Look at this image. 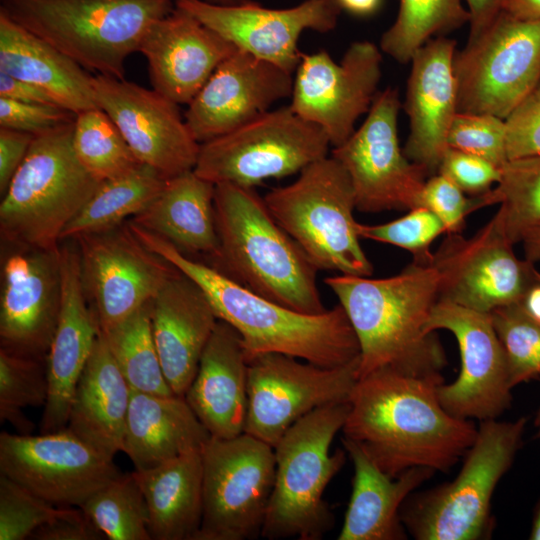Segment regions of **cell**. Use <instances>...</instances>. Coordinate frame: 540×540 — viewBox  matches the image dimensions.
<instances>
[{
  "instance_id": "obj_1",
  "label": "cell",
  "mask_w": 540,
  "mask_h": 540,
  "mask_svg": "<svg viewBox=\"0 0 540 540\" xmlns=\"http://www.w3.org/2000/svg\"><path fill=\"white\" fill-rule=\"evenodd\" d=\"M441 374L412 376L381 369L358 379L342 432L387 475L412 468L446 472L477 435L470 420L441 404Z\"/></svg>"
},
{
  "instance_id": "obj_2",
  "label": "cell",
  "mask_w": 540,
  "mask_h": 540,
  "mask_svg": "<svg viewBox=\"0 0 540 540\" xmlns=\"http://www.w3.org/2000/svg\"><path fill=\"white\" fill-rule=\"evenodd\" d=\"M129 226L149 250L203 290L218 319L240 335L247 361L279 353L323 367H337L360 356L355 332L340 304L320 314L295 311L244 288L211 265L184 255L164 238L134 222L130 221Z\"/></svg>"
},
{
  "instance_id": "obj_3",
  "label": "cell",
  "mask_w": 540,
  "mask_h": 540,
  "mask_svg": "<svg viewBox=\"0 0 540 540\" xmlns=\"http://www.w3.org/2000/svg\"><path fill=\"white\" fill-rule=\"evenodd\" d=\"M324 282L338 298L358 340L359 378L381 369L412 376L441 374L446 354L435 332L426 329L439 300L433 265L412 261L387 278L340 274Z\"/></svg>"
},
{
  "instance_id": "obj_4",
  "label": "cell",
  "mask_w": 540,
  "mask_h": 540,
  "mask_svg": "<svg viewBox=\"0 0 540 540\" xmlns=\"http://www.w3.org/2000/svg\"><path fill=\"white\" fill-rule=\"evenodd\" d=\"M219 240L215 269L244 288L285 307L320 314L318 269L276 222L254 187L215 184Z\"/></svg>"
},
{
  "instance_id": "obj_5",
  "label": "cell",
  "mask_w": 540,
  "mask_h": 540,
  "mask_svg": "<svg viewBox=\"0 0 540 540\" xmlns=\"http://www.w3.org/2000/svg\"><path fill=\"white\" fill-rule=\"evenodd\" d=\"M175 0H1L0 12L87 70L125 79L126 59Z\"/></svg>"
},
{
  "instance_id": "obj_6",
  "label": "cell",
  "mask_w": 540,
  "mask_h": 540,
  "mask_svg": "<svg viewBox=\"0 0 540 540\" xmlns=\"http://www.w3.org/2000/svg\"><path fill=\"white\" fill-rule=\"evenodd\" d=\"M74 122L34 135L25 159L2 194L0 230L11 244L59 248L64 229L101 183L76 156Z\"/></svg>"
},
{
  "instance_id": "obj_7",
  "label": "cell",
  "mask_w": 540,
  "mask_h": 540,
  "mask_svg": "<svg viewBox=\"0 0 540 540\" xmlns=\"http://www.w3.org/2000/svg\"><path fill=\"white\" fill-rule=\"evenodd\" d=\"M349 401L318 408L294 423L273 447L275 480L261 537L320 540L335 517L324 500L332 478L346 462V450L330 452L342 431Z\"/></svg>"
},
{
  "instance_id": "obj_8",
  "label": "cell",
  "mask_w": 540,
  "mask_h": 540,
  "mask_svg": "<svg viewBox=\"0 0 540 540\" xmlns=\"http://www.w3.org/2000/svg\"><path fill=\"white\" fill-rule=\"evenodd\" d=\"M526 418L481 421L450 482L411 494L400 510L403 525L417 540H479L491 536V500L520 448Z\"/></svg>"
},
{
  "instance_id": "obj_9",
  "label": "cell",
  "mask_w": 540,
  "mask_h": 540,
  "mask_svg": "<svg viewBox=\"0 0 540 540\" xmlns=\"http://www.w3.org/2000/svg\"><path fill=\"white\" fill-rule=\"evenodd\" d=\"M263 198L276 222L318 271L373 274L353 215L356 204L350 177L333 156L309 164L293 183L274 188Z\"/></svg>"
},
{
  "instance_id": "obj_10",
  "label": "cell",
  "mask_w": 540,
  "mask_h": 540,
  "mask_svg": "<svg viewBox=\"0 0 540 540\" xmlns=\"http://www.w3.org/2000/svg\"><path fill=\"white\" fill-rule=\"evenodd\" d=\"M330 141L316 124L289 106L200 144L193 171L213 184L255 187L268 178L301 172L328 156Z\"/></svg>"
},
{
  "instance_id": "obj_11",
  "label": "cell",
  "mask_w": 540,
  "mask_h": 540,
  "mask_svg": "<svg viewBox=\"0 0 540 540\" xmlns=\"http://www.w3.org/2000/svg\"><path fill=\"white\" fill-rule=\"evenodd\" d=\"M203 516L196 540L261 536L275 480L274 448L243 433L201 449Z\"/></svg>"
},
{
  "instance_id": "obj_12",
  "label": "cell",
  "mask_w": 540,
  "mask_h": 540,
  "mask_svg": "<svg viewBox=\"0 0 540 540\" xmlns=\"http://www.w3.org/2000/svg\"><path fill=\"white\" fill-rule=\"evenodd\" d=\"M457 112L505 119L540 80V19L502 11L455 53Z\"/></svg>"
},
{
  "instance_id": "obj_13",
  "label": "cell",
  "mask_w": 540,
  "mask_h": 540,
  "mask_svg": "<svg viewBox=\"0 0 540 540\" xmlns=\"http://www.w3.org/2000/svg\"><path fill=\"white\" fill-rule=\"evenodd\" d=\"M360 357L337 367L267 353L248 361L245 432L274 447L285 432L312 411L349 401L359 379Z\"/></svg>"
},
{
  "instance_id": "obj_14",
  "label": "cell",
  "mask_w": 540,
  "mask_h": 540,
  "mask_svg": "<svg viewBox=\"0 0 540 540\" xmlns=\"http://www.w3.org/2000/svg\"><path fill=\"white\" fill-rule=\"evenodd\" d=\"M401 107L397 90L378 92L367 117L332 155L347 171L356 209L366 213L410 210L419 206V196L428 172L410 161L399 146L397 119Z\"/></svg>"
},
{
  "instance_id": "obj_15",
  "label": "cell",
  "mask_w": 540,
  "mask_h": 540,
  "mask_svg": "<svg viewBox=\"0 0 540 540\" xmlns=\"http://www.w3.org/2000/svg\"><path fill=\"white\" fill-rule=\"evenodd\" d=\"M0 473L56 507H81L121 472L114 458L69 429L0 435Z\"/></svg>"
},
{
  "instance_id": "obj_16",
  "label": "cell",
  "mask_w": 540,
  "mask_h": 540,
  "mask_svg": "<svg viewBox=\"0 0 540 540\" xmlns=\"http://www.w3.org/2000/svg\"><path fill=\"white\" fill-rule=\"evenodd\" d=\"M513 246L493 217L470 238L447 234L432 262L439 299L485 313L519 303L540 282V273Z\"/></svg>"
},
{
  "instance_id": "obj_17",
  "label": "cell",
  "mask_w": 540,
  "mask_h": 540,
  "mask_svg": "<svg viewBox=\"0 0 540 540\" xmlns=\"http://www.w3.org/2000/svg\"><path fill=\"white\" fill-rule=\"evenodd\" d=\"M75 240L84 289L93 301L101 331L150 303L177 270L149 250L128 223Z\"/></svg>"
},
{
  "instance_id": "obj_18",
  "label": "cell",
  "mask_w": 540,
  "mask_h": 540,
  "mask_svg": "<svg viewBox=\"0 0 540 540\" xmlns=\"http://www.w3.org/2000/svg\"><path fill=\"white\" fill-rule=\"evenodd\" d=\"M426 329L451 332L459 347L458 377L449 384L443 382L438 388L442 406L461 419H497L510 407L513 387L490 313L439 299L430 313Z\"/></svg>"
},
{
  "instance_id": "obj_19",
  "label": "cell",
  "mask_w": 540,
  "mask_h": 540,
  "mask_svg": "<svg viewBox=\"0 0 540 540\" xmlns=\"http://www.w3.org/2000/svg\"><path fill=\"white\" fill-rule=\"evenodd\" d=\"M382 55L369 41L352 43L340 63L327 51L302 54L293 81L290 107L318 125L330 144H343L357 119L368 113L377 95Z\"/></svg>"
},
{
  "instance_id": "obj_20",
  "label": "cell",
  "mask_w": 540,
  "mask_h": 540,
  "mask_svg": "<svg viewBox=\"0 0 540 540\" xmlns=\"http://www.w3.org/2000/svg\"><path fill=\"white\" fill-rule=\"evenodd\" d=\"M181 8L218 33L237 49L293 73L302 54L298 40L304 30L335 28L341 7L337 0H306L286 9H270L247 0L215 4L204 0H175Z\"/></svg>"
},
{
  "instance_id": "obj_21",
  "label": "cell",
  "mask_w": 540,
  "mask_h": 540,
  "mask_svg": "<svg viewBox=\"0 0 540 540\" xmlns=\"http://www.w3.org/2000/svg\"><path fill=\"white\" fill-rule=\"evenodd\" d=\"M96 102L118 127L136 158L171 178L194 169L200 143L178 104L125 79L93 76Z\"/></svg>"
},
{
  "instance_id": "obj_22",
  "label": "cell",
  "mask_w": 540,
  "mask_h": 540,
  "mask_svg": "<svg viewBox=\"0 0 540 540\" xmlns=\"http://www.w3.org/2000/svg\"><path fill=\"white\" fill-rule=\"evenodd\" d=\"M17 247L6 256L1 271V348L46 358L60 311V246Z\"/></svg>"
},
{
  "instance_id": "obj_23",
  "label": "cell",
  "mask_w": 540,
  "mask_h": 540,
  "mask_svg": "<svg viewBox=\"0 0 540 540\" xmlns=\"http://www.w3.org/2000/svg\"><path fill=\"white\" fill-rule=\"evenodd\" d=\"M292 73L237 49L188 104L184 119L198 143L222 136L292 94Z\"/></svg>"
},
{
  "instance_id": "obj_24",
  "label": "cell",
  "mask_w": 540,
  "mask_h": 540,
  "mask_svg": "<svg viewBox=\"0 0 540 540\" xmlns=\"http://www.w3.org/2000/svg\"><path fill=\"white\" fill-rule=\"evenodd\" d=\"M61 302L57 326L46 354L48 398L41 432L67 427L73 395L92 353L100 326L84 289L79 247L59 248Z\"/></svg>"
},
{
  "instance_id": "obj_25",
  "label": "cell",
  "mask_w": 540,
  "mask_h": 540,
  "mask_svg": "<svg viewBox=\"0 0 540 540\" xmlns=\"http://www.w3.org/2000/svg\"><path fill=\"white\" fill-rule=\"evenodd\" d=\"M237 48L189 12L174 7L145 33L139 51L154 90L189 104L215 69Z\"/></svg>"
},
{
  "instance_id": "obj_26",
  "label": "cell",
  "mask_w": 540,
  "mask_h": 540,
  "mask_svg": "<svg viewBox=\"0 0 540 540\" xmlns=\"http://www.w3.org/2000/svg\"><path fill=\"white\" fill-rule=\"evenodd\" d=\"M455 47L453 39L437 37L419 48L410 61L412 67L404 102L410 133L403 153L425 168L429 176L438 172L457 113Z\"/></svg>"
},
{
  "instance_id": "obj_27",
  "label": "cell",
  "mask_w": 540,
  "mask_h": 540,
  "mask_svg": "<svg viewBox=\"0 0 540 540\" xmlns=\"http://www.w3.org/2000/svg\"><path fill=\"white\" fill-rule=\"evenodd\" d=\"M150 319L165 379L184 397L219 319L203 290L178 269L150 302Z\"/></svg>"
},
{
  "instance_id": "obj_28",
  "label": "cell",
  "mask_w": 540,
  "mask_h": 540,
  "mask_svg": "<svg viewBox=\"0 0 540 540\" xmlns=\"http://www.w3.org/2000/svg\"><path fill=\"white\" fill-rule=\"evenodd\" d=\"M184 398L211 437L245 432L248 361L240 335L228 323L218 321Z\"/></svg>"
},
{
  "instance_id": "obj_29",
  "label": "cell",
  "mask_w": 540,
  "mask_h": 540,
  "mask_svg": "<svg viewBox=\"0 0 540 540\" xmlns=\"http://www.w3.org/2000/svg\"><path fill=\"white\" fill-rule=\"evenodd\" d=\"M354 467L352 492L338 540H403L400 516L406 499L434 471L418 467L397 477L384 473L354 442L342 440Z\"/></svg>"
},
{
  "instance_id": "obj_30",
  "label": "cell",
  "mask_w": 540,
  "mask_h": 540,
  "mask_svg": "<svg viewBox=\"0 0 540 540\" xmlns=\"http://www.w3.org/2000/svg\"><path fill=\"white\" fill-rule=\"evenodd\" d=\"M131 393L100 329L76 386L66 428L114 458L123 449Z\"/></svg>"
},
{
  "instance_id": "obj_31",
  "label": "cell",
  "mask_w": 540,
  "mask_h": 540,
  "mask_svg": "<svg viewBox=\"0 0 540 540\" xmlns=\"http://www.w3.org/2000/svg\"><path fill=\"white\" fill-rule=\"evenodd\" d=\"M0 72L46 91L74 114L99 108L93 76L56 47L0 12Z\"/></svg>"
},
{
  "instance_id": "obj_32",
  "label": "cell",
  "mask_w": 540,
  "mask_h": 540,
  "mask_svg": "<svg viewBox=\"0 0 540 540\" xmlns=\"http://www.w3.org/2000/svg\"><path fill=\"white\" fill-rule=\"evenodd\" d=\"M210 438L183 396L132 390L122 452L135 470L201 449Z\"/></svg>"
},
{
  "instance_id": "obj_33",
  "label": "cell",
  "mask_w": 540,
  "mask_h": 540,
  "mask_svg": "<svg viewBox=\"0 0 540 540\" xmlns=\"http://www.w3.org/2000/svg\"><path fill=\"white\" fill-rule=\"evenodd\" d=\"M214 195L215 184L187 171L168 178L152 203L130 221L186 256L202 254L213 260L219 247Z\"/></svg>"
},
{
  "instance_id": "obj_34",
  "label": "cell",
  "mask_w": 540,
  "mask_h": 540,
  "mask_svg": "<svg viewBox=\"0 0 540 540\" xmlns=\"http://www.w3.org/2000/svg\"><path fill=\"white\" fill-rule=\"evenodd\" d=\"M201 449L133 471L147 504L151 539L196 540L203 516Z\"/></svg>"
},
{
  "instance_id": "obj_35",
  "label": "cell",
  "mask_w": 540,
  "mask_h": 540,
  "mask_svg": "<svg viewBox=\"0 0 540 540\" xmlns=\"http://www.w3.org/2000/svg\"><path fill=\"white\" fill-rule=\"evenodd\" d=\"M167 179L153 167L141 163L129 173L102 181L64 229L61 241L124 224L127 218L135 217L152 203Z\"/></svg>"
},
{
  "instance_id": "obj_36",
  "label": "cell",
  "mask_w": 540,
  "mask_h": 540,
  "mask_svg": "<svg viewBox=\"0 0 540 540\" xmlns=\"http://www.w3.org/2000/svg\"><path fill=\"white\" fill-rule=\"evenodd\" d=\"M495 188L480 195L482 207L499 204L493 216L507 240L515 245L540 223V155L508 160Z\"/></svg>"
},
{
  "instance_id": "obj_37",
  "label": "cell",
  "mask_w": 540,
  "mask_h": 540,
  "mask_svg": "<svg viewBox=\"0 0 540 540\" xmlns=\"http://www.w3.org/2000/svg\"><path fill=\"white\" fill-rule=\"evenodd\" d=\"M102 333L132 390L157 395L174 394L165 379L154 342L150 303Z\"/></svg>"
},
{
  "instance_id": "obj_38",
  "label": "cell",
  "mask_w": 540,
  "mask_h": 540,
  "mask_svg": "<svg viewBox=\"0 0 540 540\" xmlns=\"http://www.w3.org/2000/svg\"><path fill=\"white\" fill-rule=\"evenodd\" d=\"M469 21L461 0H400L397 17L381 36L380 47L397 62L407 63L431 36Z\"/></svg>"
},
{
  "instance_id": "obj_39",
  "label": "cell",
  "mask_w": 540,
  "mask_h": 540,
  "mask_svg": "<svg viewBox=\"0 0 540 540\" xmlns=\"http://www.w3.org/2000/svg\"><path fill=\"white\" fill-rule=\"evenodd\" d=\"M109 540H151L149 513L133 472L121 473L80 507Z\"/></svg>"
},
{
  "instance_id": "obj_40",
  "label": "cell",
  "mask_w": 540,
  "mask_h": 540,
  "mask_svg": "<svg viewBox=\"0 0 540 540\" xmlns=\"http://www.w3.org/2000/svg\"><path fill=\"white\" fill-rule=\"evenodd\" d=\"M73 148L83 167L100 182L129 173L141 164L101 108L76 115Z\"/></svg>"
},
{
  "instance_id": "obj_41",
  "label": "cell",
  "mask_w": 540,
  "mask_h": 540,
  "mask_svg": "<svg viewBox=\"0 0 540 540\" xmlns=\"http://www.w3.org/2000/svg\"><path fill=\"white\" fill-rule=\"evenodd\" d=\"M48 398L46 358L0 350V421L19 434H31L33 422L23 410L45 405Z\"/></svg>"
},
{
  "instance_id": "obj_42",
  "label": "cell",
  "mask_w": 540,
  "mask_h": 540,
  "mask_svg": "<svg viewBox=\"0 0 540 540\" xmlns=\"http://www.w3.org/2000/svg\"><path fill=\"white\" fill-rule=\"evenodd\" d=\"M492 322L502 344L511 386L540 376V324L518 303L493 310Z\"/></svg>"
},
{
  "instance_id": "obj_43",
  "label": "cell",
  "mask_w": 540,
  "mask_h": 540,
  "mask_svg": "<svg viewBox=\"0 0 540 540\" xmlns=\"http://www.w3.org/2000/svg\"><path fill=\"white\" fill-rule=\"evenodd\" d=\"M357 231L362 239L391 244L409 251L413 262L432 265L434 240L446 233L441 220L429 209L418 206L398 219L379 225L358 223Z\"/></svg>"
},
{
  "instance_id": "obj_44",
  "label": "cell",
  "mask_w": 540,
  "mask_h": 540,
  "mask_svg": "<svg viewBox=\"0 0 540 540\" xmlns=\"http://www.w3.org/2000/svg\"><path fill=\"white\" fill-rule=\"evenodd\" d=\"M56 507L0 473V540H23L59 514Z\"/></svg>"
},
{
  "instance_id": "obj_45",
  "label": "cell",
  "mask_w": 540,
  "mask_h": 540,
  "mask_svg": "<svg viewBox=\"0 0 540 540\" xmlns=\"http://www.w3.org/2000/svg\"><path fill=\"white\" fill-rule=\"evenodd\" d=\"M447 143L448 147L484 158L499 168L508 161L505 121L494 115L457 112Z\"/></svg>"
},
{
  "instance_id": "obj_46",
  "label": "cell",
  "mask_w": 540,
  "mask_h": 540,
  "mask_svg": "<svg viewBox=\"0 0 540 540\" xmlns=\"http://www.w3.org/2000/svg\"><path fill=\"white\" fill-rule=\"evenodd\" d=\"M419 206L432 211L443 223L447 234L460 233L466 217L482 208L479 195L467 198L455 183L440 173L425 181Z\"/></svg>"
},
{
  "instance_id": "obj_47",
  "label": "cell",
  "mask_w": 540,
  "mask_h": 540,
  "mask_svg": "<svg viewBox=\"0 0 540 540\" xmlns=\"http://www.w3.org/2000/svg\"><path fill=\"white\" fill-rule=\"evenodd\" d=\"M504 121L508 160L540 155V80Z\"/></svg>"
},
{
  "instance_id": "obj_48",
  "label": "cell",
  "mask_w": 540,
  "mask_h": 540,
  "mask_svg": "<svg viewBox=\"0 0 540 540\" xmlns=\"http://www.w3.org/2000/svg\"><path fill=\"white\" fill-rule=\"evenodd\" d=\"M437 173L450 179L464 193L474 196L489 191L501 176L500 168L490 161L451 147L444 153Z\"/></svg>"
},
{
  "instance_id": "obj_49",
  "label": "cell",
  "mask_w": 540,
  "mask_h": 540,
  "mask_svg": "<svg viewBox=\"0 0 540 540\" xmlns=\"http://www.w3.org/2000/svg\"><path fill=\"white\" fill-rule=\"evenodd\" d=\"M76 114L56 104L21 102L0 97V127L39 134L74 122Z\"/></svg>"
},
{
  "instance_id": "obj_50",
  "label": "cell",
  "mask_w": 540,
  "mask_h": 540,
  "mask_svg": "<svg viewBox=\"0 0 540 540\" xmlns=\"http://www.w3.org/2000/svg\"><path fill=\"white\" fill-rule=\"evenodd\" d=\"M104 535L80 507H63L58 515L36 529L30 539L36 540H102Z\"/></svg>"
},
{
  "instance_id": "obj_51",
  "label": "cell",
  "mask_w": 540,
  "mask_h": 540,
  "mask_svg": "<svg viewBox=\"0 0 540 540\" xmlns=\"http://www.w3.org/2000/svg\"><path fill=\"white\" fill-rule=\"evenodd\" d=\"M34 134L0 127V192L3 194L25 159Z\"/></svg>"
},
{
  "instance_id": "obj_52",
  "label": "cell",
  "mask_w": 540,
  "mask_h": 540,
  "mask_svg": "<svg viewBox=\"0 0 540 540\" xmlns=\"http://www.w3.org/2000/svg\"><path fill=\"white\" fill-rule=\"evenodd\" d=\"M0 97L30 103L56 104L40 87L0 72Z\"/></svg>"
},
{
  "instance_id": "obj_53",
  "label": "cell",
  "mask_w": 540,
  "mask_h": 540,
  "mask_svg": "<svg viewBox=\"0 0 540 540\" xmlns=\"http://www.w3.org/2000/svg\"><path fill=\"white\" fill-rule=\"evenodd\" d=\"M470 14L468 41L479 37L503 10L504 0H465Z\"/></svg>"
},
{
  "instance_id": "obj_54",
  "label": "cell",
  "mask_w": 540,
  "mask_h": 540,
  "mask_svg": "<svg viewBox=\"0 0 540 540\" xmlns=\"http://www.w3.org/2000/svg\"><path fill=\"white\" fill-rule=\"evenodd\" d=\"M502 11L519 19H540V0H504Z\"/></svg>"
},
{
  "instance_id": "obj_55",
  "label": "cell",
  "mask_w": 540,
  "mask_h": 540,
  "mask_svg": "<svg viewBox=\"0 0 540 540\" xmlns=\"http://www.w3.org/2000/svg\"><path fill=\"white\" fill-rule=\"evenodd\" d=\"M518 304L526 314L540 324V282L533 285Z\"/></svg>"
},
{
  "instance_id": "obj_56",
  "label": "cell",
  "mask_w": 540,
  "mask_h": 540,
  "mask_svg": "<svg viewBox=\"0 0 540 540\" xmlns=\"http://www.w3.org/2000/svg\"><path fill=\"white\" fill-rule=\"evenodd\" d=\"M526 258L532 262L540 260V223L530 228L523 236Z\"/></svg>"
},
{
  "instance_id": "obj_57",
  "label": "cell",
  "mask_w": 540,
  "mask_h": 540,
  "mask_svg": "<svg viewBox=\"0 0 540 540\" xmlns=\"http://www.w3.org/2000/svg\"><path fill=\"white\" fill-rule=\"evenodd\" d=\"M341 9L365 15L376 10L380 0H337Z\"/></svg>"
},
{
  "instance_id": "obj_58",
  "label": "cell",
  "mask_w": 540,
  "mask_h": 540,
  "mask_svg": "<svg viewBox=\"0 0 540 540\" xmlns=\"http://www.w3.org/2000/svg\"><path fill=\"white\" fill-rule=\"evenodd\" d=\"M529 539L540 540V499L537 502L534 510Z\"/></svg>"
},
{
  "instance_id": "obj_59",
  "label": "cell",
  "mask_w": 540,
  "mask_h": 540,
  "mask_svg": "<svg viewBox=\"0 0 540 540\" xmlns=\"http://www.w3.org/2000/svg\"><path fill=\"white\" fill-rule=\"evenodd\" d=\"M538 379L540 380V376ZM534 427L536 429V437L540 438V405L535 416Z\"/></svg>"
},
{
  "instance_id": "obj_60",
  "label": "cell",
  "mask_w": 540,
  "mask_h": 540,
  "mask_svg": "<svg viewBox=\"0 0 540 540\" xmlns=\"http://www.w3.org/2000/svg\"><path fill=\"white\" fill-rule=\"evenodd\" d=\"M214 1L218 2V4H237V3L244 2L246 0H214Z\"/></svg>"
}]
</instances>
